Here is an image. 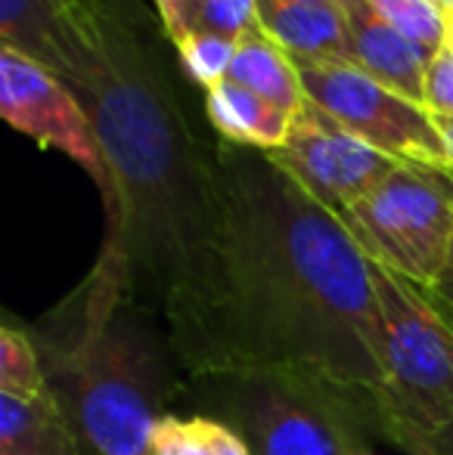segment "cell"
<instances>
[{
	"mask_svg": "<svg viewBox=\"0 0 453 455\" xmlns=\"http://www.w3.org/2000/svg\"><path fill=\"white\" fill-rule=\"evenodd\" d=\"M66 72L103 162L97 267L165 323L190 378L214 371L224 254L221 137L143 0H60Z\"/></svg>",
	"mask_w": 453,
	"mask_h": 455,
	"instance_id": "cell-1",
	"label": "cell"
},
{
	"mask_svg": "<svg viewBox=\"0 0 453 455\" xmlns=\"http://www.w3.org/2000/svg\"><path fill=\"white\" fill-rule=\"evenodd\" d=\"M221 177L224 254L212 375H271L314 387L388 440L394 415L369 258L342 217L271 152L221 140Z\"/></svg>",
	"mask_w": 453,
	"mask_h": 455,
	"instance_id": "cell-2",
	"label": "cell"
},
{
	"mask_svg": "<svg viewBox=\"0 0 453 455\" xmlns=\"http://www.w3.org/2000/svg\"><path fill=\"white\" fill-rule=\"evenodd\" d=\"M72 335L37 344L47 387L78 431L85 455H143L152 431L187 394L190 375L165 323L125 294L112 273L93 267L75 294Z\"/></svg>",
	"mask_w": 453,
	"mask_h": 455,
	"instance_id": "cell-3",
	"label": "cell"
},
{
	"mask_svg": "<svg viewBox=\"0 0 453 455\" xmlns=\"http://www.w3.org/2000/svg\"><path fill=\"white\" fill-rule=\"evenodd\" d=\"M183 400L233 427L252 455H373L369 431L342 400L286 378H196Z\"/></svg>",
	"mask_w": 453,
	"mask_h": 455,
	"instance_id": "cell-4",
	"label": "cell"
},
{
	"mask_svg": "<svg viewBox=\"0 0 453 455\" xmlns=\"http://www.w3.org/2000/svg\"><path fill=\"white\" fill-rule=\"evenodd\" d=\"M342 223L360 251L413 285L435 288L453 245V180L444 168L400 162Z\"/></svg>",
	"mask_w": 453,
	"mask_h": 455,
	"instance_id": "cell-5",
	"label": "cell"
},
{
	"mask_svg": "<svg viewBox=\"0 0 453 455\" xmlns=\"http://www.w3.org/2000/svg\"><path fill=\"white\" fill-rule=\"evenodd\" d=\"M379 300L382 375L394 421L432 434L453 421V331L444 325L423 285L369 260Z\"/></svg>",
	"mask_w": 453,
	"mask_h": 455,
	"instance_id": "cell-6",
	"label": "cell"
},
{
	"mask_svg": "<svg viewBox=\"0 0 453 455\" xmlns=\"http://www.w3.org/2000/svg\"><path fill=\"white\" fill-rule=\"evenodd\" d=\"M302 75L304 96L314 106L369 143L388 158L425 168H450L448 149L438 133L435 115L392 87L379 84L354 66H323V62H295Z\"/></svg>",
	"mask_w": 453,
	"mask_h": 455,
	"instance_id": "cell-7",
	"label": "cell"
},
{
	"mask_svg": "<svg viewBox=\"0 0 453 455\" xmlns=\"http://www.w3.org/2000/svg\"><path fill=\"white\" fill-rule=\"evenodd\" d=\"M271 156L323 208L339 217L363 196H369L400 164L344 131L333 115H327L311 100L292 118L286 143Z\"/></svg>",
	"mask_w": 453,
	"mask_h": 455,
	"instance_id": "cell-8",
	"label": "cell"
},
{
	"mask_svg": "<svg viewBox=\"0 0 453 455\" xmlns=\"http://www.w3.org/2000/svg\"><path fill=\"white\" fill-rule=\"evenodd\" d=\"M0 112L6 124L31 137L41 149H60L78 162L93 183H103L97 137L81 100L53 72L6 47H0Z\"/></svg>",
	"mask_w": 453,
	"mask_h": 455,
	"instance_id": "cell-9",
	"label": "cell"
},
{
	"mask_svg": "<svg viewBox=\"0 0 453 455\" xmlns=\"http://www.w3.org/2000/svg\"><path fill=\"white\" fill-rule=\"evenodd\" d=\"M344 22H348L351 66L367 72L379 84L413 102H423V84L429 60L419 53L410 37L388 25L367 0H344Z\"/></svg>",
	"mask_w": 453,
	"mask_h": 455,
	"instance_id": "cell-10",
	"label": "cell"
},
{
	"mask_svg": "<svg viewBox=\"0 0 453 455\" xmlns=\"http://www.w3.org/2000/svg\"><path fill=\"white\" fill-rule=\"evenodd\" d=\"M261 28L292 62L351 66L348 22L339 4H258Z\"/></svg>",
	"mask_w": 453,
	"mask_h": 455,
	"instance_id": "cell-11",
	"label": "cell"
},
{
	"mask_svg": "<svg viewBox=\"0 0 453 455\" xmlns=\"http://www.w3.org/2000/svg\"><path fill=\"white\" fill-rule=\"evenodd\" d=\"M0 455H85L78 431L56 396L0 394Z\"/></svg>",
	"mask_w": 453,
	"mask_h": 455,
	"instance_id": "cell-12",
	"label": "cell"
},
{
	"mask_svg": "<svg viewBox=\"0 0 453 455\" xmlns=\"http://www.w3.org/2000/svg\"><path fill=\"white\" fill-rule=\"evenodd\" d=\"M206 112L221 140L261 152H277L295 118L230 78L206 91Z\"/></svg>",
	"mask_w": 453,
	"mask_h": 455,
	"instance_id": "cell-13",
	"label": "cell"
},
{
	"mask_svg": "<svg viewBox=\"0 0 453 455\" xmlns=\"http://www.w3.org/2000/svg\"><path fill=\"white\" fill-rule=\"evenodd\" d=\"M227 78L289 115H298V108L308 102L298 66L264 28L252 31L236 44V56Z\"/></svg>",
	"mask_w": 453,
	"mask_h": 455,
	"instance_id": "cell-14",
	"label": "cell"
},
{
	"mask_svg": "<svg viewBox=\"0 0 453 455\" xmlns=\"http://www.w3.org/2000/svg\"><path fill=\"white\" fill-rule=\"evenodd\" d=\"M0 47L16 50L62 78L66 41L60 0H0Z\"/></svg>",
	"mask_w": 453,
	"mask_h": 455,
	"instance_id": "cell-15",
	"label": "cell"
},
{
	"mask_svg": "<svg viewBox=\"0 0 453 455\" xmlns=\"http://www.w3.org/2000/svg\"><path fill=\"white\" fill-rule=\"evenodd\" d=\"M388 25L410 37L425 60H435L448 41V16L435 0H367Z\"/></svg>",
	"mask_w": 453,
	"mask_h": 455,
	"instance_id": "cell-16",
	"label": "cell"
},
{
	"mask_svg": "<svg viewBox=\"0 0 453 455\" xmlns=\"http://www.w3.org/2000/svg\"><path fill=\"white\" fill-rule=\"evenodd\" d=\"M47 371L35 338L4 325L0 329V394L4 396H41L47 394Z\"/></svg>",
	"mask_w": 453,
	"mask_h": 455,
	"instance_id": "cell-17",
	"label": "cell"
},
{
	"mask_svg": "<svg viewBox=\"0 0 453 455\" xmlns=\"http://www.w3.org/2000/svg\"><path fill=\"white\" fill-rule=\"evenodd\" d=\"M174 50L181 56V66L190 75V81L199 84L202 91H208V87L227 81L236 56V41H227L221 35H208V31H193V35L181 37L174 44Z\"/></svg>",
	"mask_w": 453,
	"mask_h": 455,
	"instance_id": "cell-18",
	"label": "cell"
},
{
	"mask_svg": "<svg viewBox=\"0 0 453 455\" xmlns=\"http://www.w3.org/2000/svg\"><path fill=\"white\" fill-rule=\"evenodd\" d=\"M258 28H261L258 0H196L193 12H190L187 35L208 31V35H221L227 41L239 44L242 37Z\"/></svg>",
	"mask_w": 453,
	"mask_h": 455,
	"instance_id": "cell-19",
	"label": "cell"
},
{
	"mask_svg": "<svg viewBox=\"0 0 453 455\" xmlns=\"http://www.w3.org/2000/svg\"><path fill=\"white\" fill-rule=\"evenodd\" d=\"M152 455H212L199 415H168L156 425L150 440Z\"/></svg>",
	"mask_w": 453,
	"mask_h": 455,
	"instance_id": "cell-20",
	"label": "cell"
},
{
	"mask_svg": "<svg viewBox=\"0 0 453 455\" xmlns=\"http://www.w3.org/2000/svg\"><path fill=\"white\" fill-rule=\"evenodd\" d=\"M423 106L432 115L453 118V50L444 47L425 68L423 84Z\"/></svg>",
	"mask_w": 453,
	"mask_h": 455,
	"instance_id": "cell-21",
	"label": "cell"
},
{
	"mask_svg": "<svg viewBox=\"0 0 453 455\" xmlns=\"http://www.w3.org/2000/svg\"><path fill=\"white\" fill-rule=\"evenodd\" d=\"M392 431L407 434V437H410L419 450L429 452V455H453V421H448V425L438 427V431H432V434L417 431V427L404 425V421H394ZM392 431H388V434H392ZM385 443H388V440H385Z\"/></svg>",
	"mask_w": 453,
	"mask_h": 455,
	"instance_id": "cell-22",
	"label": "cell"
},
{
	"mask_svg": "<svg viewBox=\"0 0 453 455\" xmlns=\"http://www.w3.org/2000/svg\"><path fill=\"white\" fill-rule=\"evenodd\" d=\"M193 6H196V0H156V12H158V19H162V28H165V35L171 37V44H177L187 35Z\"/></svg>",
	"mask_w": 453,
	"mask_h": 455,
	"instance_id": "cell-23",
	"label": "cell"
},
{
	"mask_svg": "<svg viewBox=\"0 0 453 455\" xmlns=\"http://www.w3.org/2000/svg\"><path fill=\"white\" fill-rule=\"evenodd\" d=\"M423 291H425V298L432 300V307L438 310V316L444 319V325H448V329L453 331V304H450V300H444L441 294L432 291V288H423Z\"/></svg>",
	"mask_w": 453,
	"mask_h": 455,
	"instance_id": "cell-24",
	"label": "cell"
},
{
	"mask_svg": "<svg viewBox=\"0 0 453 455\" xmlns=\"http://www.w3.org/2000/svg\"><path fill=\"white\" fill-rule=\"evenodd\" d=\"M388 443H392L400 455H429V452L419 450V446L413 443V440L407 437V434H400V431H392V434H388Z\"/></svg>",
	"mask_w": 453,
	"mask_h": 455,
	"instance_id": "cell-25",
	"label": "cell"
},
{
	"mask_svg": "<svg viewBox=\"0 0 453 455\" xmlns=\"http://www.w3.org/2000/svg\"><path fill=\"white\" fill-rule=\"evenodd\" d=\"M435 124H438V133H441L444 149H448V158H450L448 171H453V118H441V115H435Z\"/></svg>",
	"mask_w": 453,
	"mask_h": 455,
	"instance_id": "cell-26",
	"label": "cell"
},
{
	"mask_svg": "<svg viewBox=\"0 0 453 455\" xmlns=\"http://www.w3.org/2000/svg\"><path fill=\"white\" fill-rule=\"evenodd\" d=\"M450 174V180H453V171H448ZM438 285H453V245H450V258H448V270H444V275H441V282ZM435 285V288H438Z\"/></svg>",
	"mask_w": 453,
	"mask_h": 455,
	"instance_id": "cell-27",
	"label": "cell"
},
{
	"mask_svg": "<svg viewBox=\"0 0 453 455\" xmlns=\"http://www.w3.org/2000/svg\"><path fill=\"white\" fill-rule=\"evenodd\" d=\"M258 4H344V0H258Z\"/></svg>",
	"mask_w": 453,
	"mask_h": 455,
	"instance_id": "cell-28",
	"label": "cell"
},
{
	"mask_svg": "<svg viewBox=\"0 0 453 455\" xmlns=\"http://www.w3.org/2000/svg\"><path fill=\"white\" fill-rule=\"evenodd\" d=\"M432 291H438L444 300H450V304H453V285H438V288H432Z\"/></svg>",
	"mask_w": 453,
	"mask_h": 455,
	"instance_id": "cell-29",
	"label": "cell"
},
{
	"mask_svg": "<svg viewBox=\"0 0 453 455\" xmlns=\"http://www.w3.org/2000/svg\"><path fill=\"white\" fill-rule=\"evenodd\" d=\"M448 16V41H444V47L453 50V12H444Z\"/></svg>",
	"mask_w": 453,
	"mask_h": 455,
	"instance_id": "cell-30",
	"label": "cell"
},
{
	"mask_svg": "<svg viewBox=\"0 0 453 455\" xmlns=\"http://www.w3.org/2000/svg\"><path fill=\"white\" fill-rule=\"evenodd\" d=\"M438 6H441L444 12H453V0H435Z\"/></svg>",
	"mask_w": 453,
	"mask_h": 455,
	"instance_id": "cell-31",
	"label": "cell"
},
{
	"mask_svg": "<svg viewBox=\"0 0 453 455\" xmlns=\"http://www.w3.org/2000/svg\"><path fill=\"white\" fill-rule=\"evenodd\" d=\"M143 455H152V452H143Z\"/></svg>",
	"mask_w": 453,
	"mask_h": 455,
	"instance_id": "cell-32",
	"label": "cell"
}]
</instances>
